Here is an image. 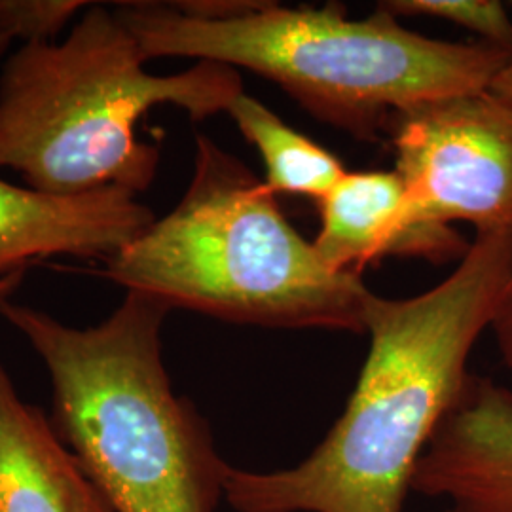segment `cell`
<instances>
[{"mask_svg":"<svg viewBox=\"0 0 512 512\" xmlns=\"http://www.w3.org/2000/svg\"><path fill=\"white\" fill-rule=\"evenodd\" d=\"M446 512H463V511H459V509H454V507H450V509H448V511Z\"/></svg>","mask_w":512,"mask_h":512,"instance_id":"18","label":"cell"},{"mask_svg":"<svg viewBox=\"0 0 512 512\" xmlns=\"http://www.w3.org/2000/svg\"><path fill=\"white\" fill-rule=\"evenodd\" d=\"M154 220L128 190L52 196L0 179V277L50 256L107 260Z\"/></svg>","mask_w":512,"mask_h":512,"instance_id":"9","label":"cell"},{"mask_svg":"<svg viewBox=\"0 0 512 512\" xmlns=\"http://www.w3.org/2000/svg\"><path fill=\"white\" fill-rule=\"evenodd\" d=\"M410 492L463 512H512V391L469 376L412 476Z\"/></svg>","mask_w":512,"mask_h":512,"instance_id":"7","label":"cell"},{"mask_svg":"<svg viewBox=\"0 0 512 512\" xmlns=\"http://www.w3.org/2000/svg\"><path fill=\"white\" fill-rule=\"evenodd\" d=\"M488 92L492 93L494 97H497L503 105H507L509 109H512V48L503 67L495 73L490 86H488Z\"/></svg>","mask_w":512,"mask_h":512,"instance_id":"15","label":"cell"},{"mask_svg":"<svg viewBox=\"0 0 512 512\" xmlns=\"http://www.w3.org/2000/svg\"><path fill=\"white\" fill-rule=\"evenodd\" d=\"M0 512H114L52 420L0 363Z\"/></svg>","mask_w":512,"mask_h":512,"instance_id":"10","label":"cell"},{"mask_svg":"<svg viewBox=\"0 0 512 512\" xmlns=\"http://www.w3.org/2000/svg\"><path fill=\"white\" fill-rule=\"evenodd\" d=\"M23 274H25V270H19V272H14V274L2 275L0 277V300H4L8 294H12L18 289V285L21 283V279H23Z\"/></svg>","mask_w":512,"mask_h":512,"instance_id":"16","label":"cell"},{"mask_svg":"<svg viewBox=\"0 0 512 512\" xmlns=\"http://www.w3.org/2000/svg\"><path fill=\"white\" fill-rule=\"evenodd\" d=\"M317 203L321 226L311 243L334 272L361 275L389 255L459 262L471 245L450 226L421 222L395 171H348Z\"/></svg>","mask_w":512,"mask_h":512,"instance_id":"8","label":"cell"},{"mask_svg":"<svg viewBox=\"0 0 512 512\" xmlns=\"http://www.w3.org/2000/svg\"><path fill=\"white\" fill-rule=\"evenodd\" d=\"M90 4L86 0H0V35L19 38L23 44L52 42Z\"/></svg>","mask_w":512,"mask_h":512,"instance_id":"13","label":"cell"},{"mask_svg":"<svg viewBox=\"0 0 512 512\" xmlns=\"http://www.w3.org/2000/svg\"><path fill=\"white\" fill-rule=\"evenodd\" d=\"M395 18L450 21L497 48H512V14L499 0H385L378 4Z\"/></svg>","mask_w":512,"mask_h":512,"instance_id":"12","label":"cell"},{"mask_svg":"<svg viewBox=\"0 0 512 512\" xmlns=\"http://www.w3.org/2000/svg\"><path fill=\"white\" fill-rule=\"evenodd\" d=\"M145 63L107 4L92 2L61 42L23 44L0 71V167L52 196L147 190L160 154L139 139L141 118L173 105L205 120L226 112L243 84L211 61L169 76Z\"/></svg>","mask_w":512,"mask_h":512,"instance_id":"4","label":"cell"},{"mask_svg":"<svg viewBox=\"0 0 512 512\" xmlns=\"http://www.w3.org/2000/svg\"><path fill=\"white\" fill-rule=\"evenodd\" d=\"M512 272V234H476L456 270L410 298L370 294V348L346 410L308 458L287 469L232 467L236 512H403L412 476L469 380Z\"/></svg>","mask_w":512,"mask_h":512,"instance_id":"1","label":"cell"},{"mask_svg":"<svg viewBox=\"0 0 512 512\" xmlns=\"http://www.w3.org/2000/svg\"><path fill=\"white\" fill-rule=\"evenodd\" d=\"M101 274L169 310L264 329L365 334L372 294L361 275L330 270L266 183L207 135H196L181 202L107 258Z\"/></svg>","mask_w":512,"mask_h":512,"instance_id":"5","label":"cell"},{"mask_svg":"<svg viewBox=\"0 0 512 512\" xmlns=\"http://www.w3.org/2000/svg\"><path fill=\"white\" fill-rule=\"evenodd\" d=\"M490 330L494 334L495 348L499 351L501 363L507 368L512 382V272L497 302Z\"/></svg>","mask_w":512,"mask_h":512,"instance_id":"14","label":"cell"},{"mask_svg":"<svg viewBox=\"0 0 512 512\" xmlns=\"http://www.w3.org/2000/svg\"><path fill=\"white\" fill-rule=\"evenodd\" d=\"M10 46H12V40L10 38L2 37L0 35V63L4 61V57L8 54V50H10Z\"/></svg>","mask_w":512,"mask_h":512,"instance_id":"17","label":"cell"},{"mask_svg":"<svg viewBox=\"0 0 512 512\" xmlns=\"http://www.w3.org/2000/svg\"><path fill=\"white\" fill-rule=\"evenodd\" d=\"M418 219L512 234V109L488 90L423 101L387 122Z\"/></svg>","mask_w":512,"mask_h":512,"instance_id":"6","label":"cell"},{"mask_svg":"<svg viewBox=\"0 0 512 512\" xmlns=\"http://www.w3.org/2000/svg\"><path fill=\"white\" fill-rule=\"evenodd\" d=\"M118 19L145 59L194 57L247 69L351 135L376 141L399 110L488 90L509 50L423 37L376 8L348 18L342 4L285 8L264 2L238 18L186 16L169 2H120Z\"/></svg>","mask_w":512,"mask_h":512,"instance_id":"3","label":"cell"},{"mask_svg":"<svg viewBox=\"0 0 512 512\" xmlns=\"http://www.w3.org/2000/svg\"><path fill=\"white\" fill-rule=\"evenodd\" d=\"M169 308L126 293L109 317L74 329L0 300L48 368L52 425L114 512H217L232 469L198 408L173 391L162 359Z\"/></svg>","mask_w":512,"mask_h":512,"instance_id":"2","label":"cell"},{"mask_svg":"<svg viewBox=\"0 0 512 512\" xmlns=\"http://www.w3.org/2000/svg\"><path fill=\"white\" fill-rule=\"evenodd\" d=\"M226 114L262 156L264 183L274 196L291 194L319 202L348 173L327 148L287 126L274 110L249 93H239Z\"/></svg>","mask_w":512,"mask_h":512,"instance_id":"11","label":"cell"}]
</instances>
